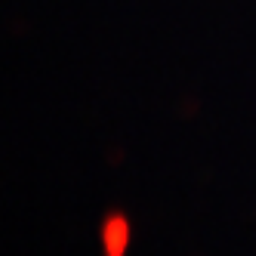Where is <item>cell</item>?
<instances>
[{
  "mask_svg": "<svg viewBox=\"0 0 256 256\" xmlns=\"http://www.w3.org/2000/svg\"><path fill=\"white\" fill-rule=\"evenodd\" d=\"M105 253L108 256H124L126 253V222L120 216H112L105 226Z\"/></svg>",
  "mask_w": 256,
  "mask_h": 256,
  "instance_id": "cell-1",
  "label": "cell"
}]
</instances>
